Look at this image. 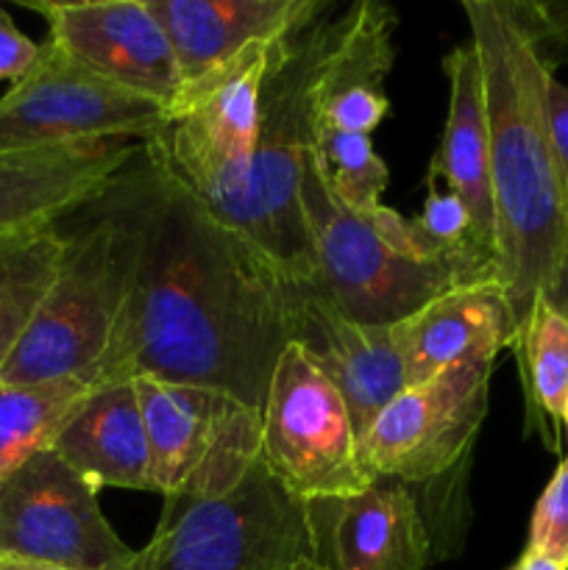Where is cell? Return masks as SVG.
Instances as JSON below:
<instances>
[{
  "label": "cell",
  "instance_id": "44dd1931",
  "mask_svg": "<svg viewBox=\"0 0 568 570\" xmlns=\"http://www.w3.org/2000/svg\"><path fill=\"white\" fill-rule=\"evenodd\" d=\"M65 220V217H61ZM61 220L0 232V371L37 317L67 250Z\"/></svg>",
  "mask_w": 568,
  "mask_h": 570
},
{
  "label": "cell",
  "instance_id": "4316f807",
  "mask_svg": "<svg viewBox=\"0 0 568 570\" xmlns=\"http://www.w3.org/2000/svg\"><path fill=\"white\" fill-rule=\"evenodd\" d=\"M39 48H42V45L28 39L26 33L14 26L9 11L0 6V81H20V78L37 65Z\"/></svg>",
  "mask_w": 568,
  "mask_h": 570
},
{
  "label": "cell",
  "instance_id": "8992f818",
  "mask_svg": "<svg viewBox=\"0 0 568 570\" xmlns=\"http://www.w3.org/2000/svg\"><path fill=\"white\" fill-rule=\"evenodd\" d=\"M148 438L150 473L165 499L159 527L232 493L262 456V412L223 390L131 379Z\"/></svg>",
  "mask_w": 568,
  "mask_h": 570
},
{
  "label": "cell",
  "instance_id": "d6986e66",
  "mask_svg": "<svg viewBox=\"0 0 568 570\" xmlns=\"http://www.w3.org/2000/svg\"><path fill=\"white\" fill-rule=\"evenodd\" d=\"M50 449L95 490L120 488L156 493L148 438L131 379L89 390Z\"/></svg>",
  "mask_w": 568,
  "mask_h": 570
},
{
  "label": "cell",
  "instance_id": "f1b7e54d",
  "mask_svg": "<svg viewBox=\"0 0 568 570\" xmlns=\"http://www.w3.org/2000/svg\"><path fill=\"white\" fill-rule=\"evenodd\" d=\"M543 301L568 317V250H566V259H562L560 265V273H557V278L551 282V287L546 289Z\"/></svg>",
  "mask_w": 568,
  "mask_h": 570
},
{
  "label": "cell",
  "instance_id": "6da1fadb",
  "mask_svg": "<svg viewBox=\"0 0 568 570\" xmlns=\"http://www.w3.org/2000/svg\"><path fill=\"white\" fill-rule=\"evenodd\" d=\"M139 250L131 289L87 384L161 379L223 390L262 412L290 345L293 276L161 170L128 165Z\"/></svg>",
  "mask_w": 568,
  "mask_h": 570
},
{
  "label": "cell",
  "instance_id": "cb8c5ba5",
  "mask_svg": "<svg viewBox=\"0 0 568 570\" xmlns=\"http://www.w3.org/2000/svg\"><path fill=\"white\" fill-rule=\"evenodd\" d=\"M312 156H315L329 189L351 212L368 215L382 206V193L390 181V173L373 150L371 137L317 122Z\"/></svg>",
  "mask_w": 568,
  "mask_h": 570
},
{
  "label": "cell",
  "instance_id": "7c38bea8",
  "mask_svg": "<svg viewBox=\"0 0 568 570\" xmlns=\"http://www.w3.org/2000/svg\"><path fill=\"white\" fill-rule=\"evenodd\" d=\"M490 371L493 362H462L401 390L360 438L368 471L415 484L454 468L488 415Z\"/></svg>",
  "mask_w": 568,
  "mask_h": 570
},
{
  "label": "cell",
  "instance_id": "5b68a950",
  "mask_svg": "<svg viewBox=\"0 0 568 570\" xmlns=\"http://www.w3.org/2000/svg\"><path fill=\"white\" fill-rule=\"evenodd\" d=\"M301 209L315 250L310 278L329 304L362 326H395L429 301L477 282H499L496 267L471 256L415 259L382 239L329 189L312 150L301 173Z\"/></svg>",
  "mask_w": 568,
  "mask_h": 570
},
{
  "label": "cell",
  "instance_id": "ac0fdd59",
  "mask_svg": "<svg viewBox=\"0 0 568 570\" xmlns=\"http://www.w3.org/2000/svg\"><path fill=\"white\" fill-rule=\"evenodd\" d=\"M143 142H87L0 154V232L61 220L98 198Z\"/></svg>",
  "mask_w": 568,
  "mask_h": 570
},
{
  "label": "cell",
  "instance_id": "4fadbf2b",
  "mask_svg": "<svg viewBox=\"0 0 568 570\" xmlns=\"http://www.w3.org/2000/svg\"><path fill=\"white\" fill-rule=\"evenodd\" d=\"M22 6L42 14L50 42L89 72L167 111L176 106L184 89L182 72L148 0H26Z\"/></svg>",
  "mask_w": 568,
  "mask_h": 570
},
{
  "label": "cell",
  "instance_id": "836d02e7",
  "mask_svg": "<svg viewBox=\"0 0 568 570\" xmlns=\"http://www.w3.org/2000/svg\"><path fill=\"white\" fill-rule=\"evenodd\" d=\"M505 570H512V566H510V568H505Z\"/></svg>",
  "mask_w": 568,
  "mask_h": 570
},
{
  "label": "cell",
  "instance_id": "e0dca14e",
  "mask_svg": "<svg viewBox=\"0 0 568 570\" xmlns=\"http://www.w3.org/2000/svg\"><path fill=\"white\" fill-rule=\"evenodd\" d=\"M407 387L462 362H496L516 348L518 328L499 282L466 284L390 326Z\"/></svg>",
  "mask_w": 568,
  "mask_h": 570
},
{
  "label": "cell",
  "instance_id": "83f0119b",
  "mask_svg": "<svg viewBox=\"0 0 568 570\" xmlns=\"http://www.w3.org/2000/svg\"><path fill=\"white\" fill-rule=\"evenodd\" d=\"M549 126L551 142H555L557 161H560L562 181L568 193V83L551 78L549 81Z\"/></svg>",
  "mask_w": 568,
  "mask_h": 570
},
{
  "label": "cell",
  "instance_id": "ffe728a7",
  "mask_svg": "<svg viewBox=\"0 0 568 570\" xmlns=\"http://www.w3.org/2000/svg\"><path fill=\"white\" fill-rule=\"evenodd\" d=\"M449 78V120L432 159L429 176L443 178L468 206L473 223V245L496 265V209L490 189V137L484 115L482 67L473 42L457 45L443 59Z\"/></svg>",
  "mask_w": 568,
  "mask_h": 570
},
{
  "label": "cell",
  "instance_id": "7a4b0ae2",
  "mask_svg": "<svg viewBox=\"0 0 568 570\" xmlns=\"http://www.w3.org/2000/svg\"><path fill=\"white\" fill-rule=\"evenodd\" d=\"M462 14L482 67L496 273L521 340L568 250V193L549 126L555 76L540 65L501 0H462Z\"/></svg>",
  "mask_w": 568,
  "mask_h": 570
},
{
  "label": "cell",
  "instance_id": "ba28073f",
  "mask_svg": "<svg viewBox=\"0 0 568 570\" xmlns=\"http://www.w3.org/2000/svg\"><path fill=\"white\" fill-rule=\"evenodd\" d=\"M304 557V504L259 456L232 493L156 527L126 570H293Z\"/></svg>",
  "mask_w": 568,
  "mask_h": 570
},
{
  "label": "cell",
  "instance_id": "d4e9b609",
  "mask_svg": "<svg viewBox=\"0 0 568 570\" xmlns=\"http://www.w3.org/2000/svg\"><path fill=\"white\" fill-rule=\"evenodd\" d=\"M501 3L540 65L555 76L557 65L568 59V3H540V0H501Z\"/></svg>",
  "mask_w": 568,
  "mask_h": 570
},
{
  "label": "cell",
  "instance_id": "1f68e13d",
  "mask_svg": "<svg viewBox=\"0 0 568 570\" xmlns=\"http://www.w3.org/2000/svg\"><path fill=\"white\" fill-rule=\"evenodd\" d=\"M293 570H317L315 566H312V560H310V557H304V560H301L298 562V566H295Z\"/></svg>",
  "mask_w": 568,
  "mask_h": 570
},
{
  "label": "cell",
  "instance_id": "9a60e30c",
  "mask_svg": "<svg viewBox=\"0 0 568 570\" xmlns=\"http://www.w3.org/2000/svg\"><path fill=\"white\" fill-rule=\"evenodd\" d=\"M290 343L332 382L349 410L356 438L407 387L393 334L340 315L312 282L293 278Z\"/></svg>",
  "mask_w": 568,
  "mask_h": 570
},
{
  "label": "cell",
  "instance_id": "4dcf8cb0",
  "mask_svg": "<svg viewBox=\"0 0 568 570\" xmlns=\"http://www.w3.org/2000/svg\"><path fill=\"white\" fill-rule=\"evenodd\" d=\"M0 570H70V568L50 566V562H37V560H20V557H0Z\"/></svg>",
  "mask_w": 568,
  "mask_h": 570
},
{
  "label": "cell",
  "instance_id": "8fae6325",
  "mask_svg": "<svg viewBox=\"0 0 568 570\" xmlns=\"http://www.w3.org/2000/svg\"><path fill=\"white\" fill-rule=\"evenodd\" d=\"M134 554L100 512L98 490L53 449L28 456L0 482V557L126 570Z\"/></svg>",
  "mask_w": 568,
  "mask_h": 570
},
{
  "label": "cell",
  "instance_id": "d6a6232c",
  "mask_svg": "<svg viewBox=\"0 0 568 570\" xmlns=\"http://www.w3.org/2000/svg\"><path fill=\"white\" fill-rule=\"evenodd\" d=\"M562 429H566V443H568V412H566V421H562Z\"/></svg>",
  "mask_w": 568,
  "mask_h": 570
},
{
  "label": "cell",
  "instance_id": "52a82bcc",
  "mask_svg": "<svg viewBox=\"0 0 568 570\" xmlns=\"http://www.w3.org/2000/svg\"><path fill=\"white\" fill-rule=\"evenodd\" d=\"M293 39V37H287ZM287 39L259 42L182 89L167 128L143 142L145 154L223 217L239 198L256 154L262 87Z\"/></svg>",
  "mask_w": 568,
  "mask_h": 570
},
{
  "label": "cell",
  "instance_id": "5bb4252c",
  "mask_svg": "<svg viewBox=\"0 0 568 570\" xmlns=\"http://www.w3.org/2000/svg\"><path fill=\"white\" fill-rule=\"evenodd\" d=\"M310 560L317 570H423L432 538L410 484L376 476L356 495L304 501Z\"/></svg>",
  "mask_w": 568,
  "mask_h": 570
},
{
  "label": "cell",
  "instance_id": "f546056e",
  "mask_svg": "<svg viewBox=\"0 0 568 570\" xmlns=\"http://www.w3.org/2000/svg\"><path fill=\"white\" fill-rule=\"evenodd\" d=\"M512 570H568V566H562V562L557 560H549V557L543 554H535V551H523L521 560L512 566Z\"/></svg>",
  "mask_w": 568,
  "mask_h": 570
},
{
  "label": "cell",
  "instance_id": "277c9868",
  "mask_svg": "<svg viewBox=\"0 0 568 570\" xmlns=\"http://www.w3.org/2000/svg\"><path fill=\"white\" fill-rule=\"evenodd\" d=\"M89 209L92 220L67 237L59 276L0 371V382L87 384L104 356L131 289L139 250L128 167L89 200Z\"/></svg>",
  "mask_w": 568,
  "mask_h": 570
},
{
  "label": "cell",
  "instance_id": "9c48e42d",
  "mask_svg": "<svg viewBox=\"0 0 568 570\" xmlns=\"http://www.w3.org/2000/svg\"><path fill=\"white\" fill-rule=\"evenodd\" d=\"M262 462L301 504L365 493L376 482L343 399L293 343L273 371L262 406Z\"/></svg>",
  "mask_w": 568,
  "mask_h": 570
},
{
  "label": "cell",
  "instance_id": "30bf717a",
  "mask_svg": "<svg viewBox=\"0 0 568 570\" xmlns=\"http://www.w3.org/2000/svg\"><path fill=\"white\" fill-rule=\"evenodd\" d=\"M167 109L104 81L45 39L39 59L0 98V154L87 142H148Z\"/></svg>",
  "mask_w": 568,
  "mask_h": 570
},
{
  "label": "cell",
  "instance_id": "3957f363",
  "mask_svg": "<svg viewBox=\"0 0 568 570\" xmlns=\"http://www.w3.org/2000/svg\"><path fill=\"white\" fill-rule=\"evenodd\" d=\"M332 11L278 48L262 87L259 139L248 178L221 217L298 282L315 276V250L301 209V173L315 142L323 83L345 26L343 11Z\"/></svg>",
  "mask_w": 568,
  "mask_h": 570
},
{
  "label": "cell",
  "instance_id": "2e32d148",
  "mask_svg": "<svg viewBox=\"0 0 568 570\" xmlns=\"http://www.w3.org/2000/svg\"><path fill=\"white\" fill-rule=\"evenodd\" d=\"M176 53L184 87L259 42L298 37L334 9L332 0H148Z\"/></svg>",
  "mask_w": 568,
  "mask_h": 570
},
{
  "label": "cell",
  "instance_id": "7402d4cb",
  "mask_svg": "<svg viewBox=\"0 0 568 570\" xmlns=\"http://www.w3.org/2000/svg\"><path fill=\"white\" fill-rule=\"evenodd\" d=\"M516 356L527 390L529 423L555 451L549 429L557 438L568 412V317L540 298L523 326Z\"/></svg>",
  "mask_w": 568,
  "mask_h": 570
},
{
  "label": "cell",
  "instance_id": "603a6c76",
  "mask_svg": "<svg viewBox=\"0 0 568 570\" xmlns=\"http://www.w3.org/2000/svg\"><path fill=\"white\" fill-rule=\"evenodd\" d=\"M84 382H0V482L37 451L50 449L67 417L89 395Z\"/></svg>",
  "mask_w": 568,
  "mask_h": 570
},
{
  "label": "cell",
  "instance_id": "484cf974",
  "mask_svg": "<svg viewBox=\"0 0 568 570\" xmlns=\"http://www.w3.org/2000/svg\"><path fill=\"white\" fill-rule=\"evenodd\" d=\"M527 549L568 566V456L535 504Z\"/></svg>",
  "mask_w": 568,
  "mask_h": 570
}]
</instances>
